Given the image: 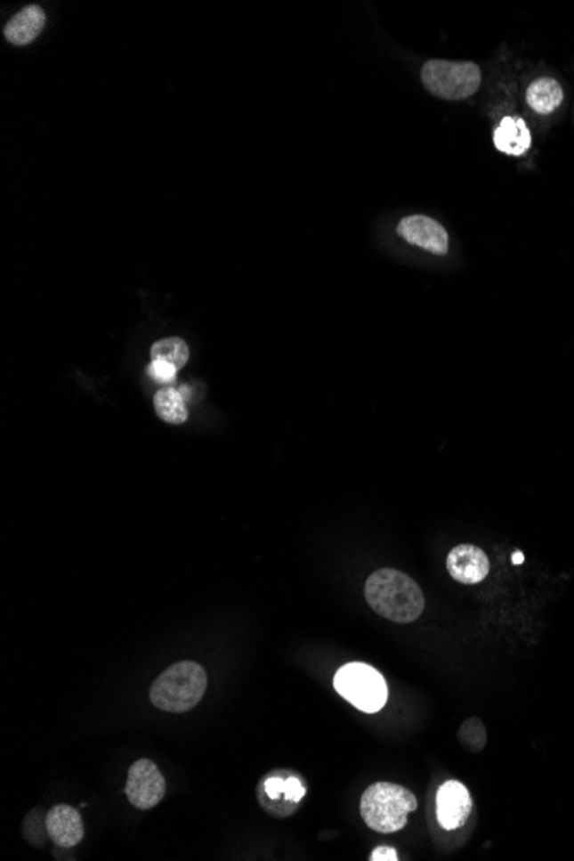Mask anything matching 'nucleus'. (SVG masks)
Listing matches in <instances>:
<instances>
[{"label": "nucleus", "mask_w": 574, "mask_h": 861, "mask_svg": "<svg viewBox=\"0 0 574 861\" xmlns=\"http://www.w3.org/2000/svg\"><path fill=\"white\" fill-rule=\"evenodd\" d=\"M206 689V672L200 664L182 661L166 669L151 685V703L171 714L190 712L200 703Z\"/></svg>", "instance_id": "nucleus-2"}, {"label": "nucleus", "mask_w": 574, "mask_h": 861, "mask_svg": "<svg viewBox=\"0 0 574 861\" xmlns=\"http://www.w3.org/2000/svg\"><path fill=\"white\" fill-rule=\"evenodd\" d=\"M473 810V800L465 784L448 781L437 792V820L446 831L463 827Z\"/></svg>", "instance_id": "nucleus-9"}, {"label": "nucleus", "mask_w": 574, "mask_h": 861, "mask_svg": "<svg viewBox=\"0 0 574 861\" xmlns=\"http://www.w3.org/2000/svg\"><path fill=\"white\" fill-rule=\"evenodd\" d=\"M151 361H166L182 369L190 360V347L181 337H166L151 345Z\"/></svg>", "instance_id": "nucleus-16"}, {"label": "nucleus", "mask_w": 574, "mask_h": 861, "mask_svg": "<svg viewBox=\"0 0 574 861\" xmlns=\"http://www.w3.org/2000/svg\"><path fill=\"white\" fill-rule=\"evenodd\" d=\"M494 145L505 155H524L531 147V134L523 119L509 116L504 118L494 131Z\"/></svg>", "instance_id": "nucleus-13"}, {"label": "nucleus", "mask_w": 574, "mask_h": 861, "mask_svg": "<svg viewBox=\"0 0 574 861\" xmlns=\"http://www.w3.org/2000/svg\"><path fill=\"white\" fill-rule=\"evenodd\" d=\"M398 234L415 247L424 248L433 255L449 251V234L442 223L426 215H409L398 223Z\"/></svg>", "instance_id": "nucleus-8"}, {"label": "nucleus", "mask_w": 574, "mask_h": 861, "mask_svg": "<svg viewBox=\"0 0 574 861\" xmlns=\"http://www.w3.org/2000/svg\"><path fill=\"white\" fill-rule=\"evenodd\" d=\"M45 20V12L40 5H28L11 18V21L5 25L4 35L12 45L23 47L42 33Z\"/></svg>", "instance_id": "nucleus-12"}, {"label": "nucleus", "mask_w": 574, "mask_h": 861, "mask_svg": "<svg viewBox=\"0 0 574 861\" xmlns=\"http://www.w3.org/2000/svg\"><path fill=\"white\" fill-rule=\"evenodd\" d=\"M365 598L375 613L392 622L408 624L424 614V591L406 573L384 567L365 583Z\"/></svg>", "instance_id": "nucleus-1"}, {"label": "nucleus", "mask_w": 574, "mask_h": 861, "mask_svg": "<svg viewBox=\"0 0 574 861\" xmlns=\"http://www.w3.org/2000/svg\"><path fill=\"white\" fill-rule=\"evenodd\" d=\"M334 688L352 707L367 714L382 711L389 698L384 676L372 665L363 662L343 665L334 678Z\"/></svg>", "instance_id": "nucleus-4"}, {"label": "nucleus", "mask_w": 574, "mask_h": 861, "mask_svg": "<svg viewBox=\"0 0 574 861\" xmlns=\"http://www.w3.org/2000/svg\"><path fill=\"white\" fill-rule=\"evenodd\" d=\"M562 99H564V92L561 85L552 77H538L526 90L528 105L537 114H542V116H547L554 110H557L562 103Z\"/></svg>", "instance_id": "nucleus-14"}, {"label": "nucleus", "mask_w": 574, "mask_h": 861, "mask_svg": "<svg viewBox=\"0 0 574 861\" xmlns=\"http://www.w3.org/2000/svg\"><path fill=\"white\" fill-rule=\"evenodd\" d=\"M166 794V779L158 767L149 759L133 763L127 772L125 796L138 810H151Z\"/></svg>", "instance_id": "nucleus-6"}, {"label": "nucleus", "mask_w": 574, "mask_h": 861, "mask_svg": "<svg viewBox=\"0 0 574 861\" xmlns=\"http://www.w3.org/2000/svg\"><path fill=\"white\" fill-rule=\"evenodd\" d=\"M418 808V800L409 789L392 783H376L361 796V816L376 833L391 834L406 827L408 815Z\"/></svg>", "instance_id": "nucleus-3"}, {"label": "nucleus", "mask_w": 574, "mask_h": 861, "mask_svg": "<svg viewBox=\"0 0 574 861\" xmlns=\"http://www.w3.org/2000/svg\"><path fill=\"white\" fill-rule=\"evenodd\" d=\"M45 829L52 841L61 848H73L85 837L83 818L69 805L53 807L45 816Z\"/></svg>", "instance_id": "nucleus-11"}, {"label": "nucleus", "mask_w": 574, "mask_h": 861, "mask_svg": "<svg viewBox=\"0 0 574 861\" xmlns=\"http://www.w3.org/2000/svg\"><path fill=\"white\" fill-rule=\"evenodd\" d=\"M513 561H514V563H521V561H523V554H521V552H520V554L516 552V554H514V559H513Z\"/></svg>", "instance_id": "nucleus-20"}, {"label": "nucleus", "mask_w": 574, "mask_h": 861, "mask_svg": "<svg viewBox=\"0 0 574 861\" xmlns=\"http://www.w3.org/2000/svg\"><path fill=\"white\" fill-rule=\"evenodd\" d=\"M306 788L300 777L289 772L269 774L260 784V800L267 810L275 815H289L300 805Z\"/></svg>", "instance_id": "nucleus-7"}, {"label": "nucleus", "mask_w": 574, "mask_h": 861, "mask_svg": "<svg viewBox=\"0 0 574 861\" xmlns=\"http://www.w3.org/2000/svg\"><path fill=\"white\" fill-rule=\"evenodd\" d=\"M448 571L450 576L465 585H476L489 576L490 563L487 554L472 543H461L454 547L448 556Z\"/></svg>", "instance_id": "nucleus-10"}, {"label": "nucleus", "mask_w": 574, "mask_h": 861, "mask_svg": "<svg viewBox=\"0 0 574 861\" xmlns=\"http://www.w3.org/2000/svg\"><path fill=\"white\" fill-rule=\"evenodd\" d=\"M153 406L157 411V417L164 419L166 423L171 425H181L188 419V408L186 401L179 391L173 387L160 389L153 397Z\"/></svg>", "instance_id": "nucleus-15"}, {"label": "nucleus", "mask_w": 574, "mask_h": 861, "mask_svg": "<svg viewBox=\"0 0 574 861\" xmlns=\"http://www.w3.org/2000/svg\"><path fill=\"white\" fill-rule=\"evenodd\" d=\"M147 371L153 380H157L160 384H171L177 375V369L174 365L166 363V361H151Z\"/></svg>", "instance_id": "nucleus-18"}, {"label": "nucleus", "mask_w": 574, "mask_h": 861, "mask_svg": "<svg viewBox=\"0 0 574 861\" xmlns=\"http://www.w3.org/2000/svg\"><path fill=\"white\" fill-rule=\"evenodd\" d=\"M372 861H398V851L394 848H387V846H380L374 849L372 853Z\"/></svg>", "instance_id": "nucleus-19"}, {"label": "nucleus", "mask_w": 574, "mask_h": 861, "mask_svg": "<svg viewBox=\"0 0 574 861\" xmlns=\"http://www.w3.org/2000/svg\"><path fill=\"white\" fill-rule=\"evenodd\" d=\"M424 88L442 100H465L474 95L481 85V73L474 62L428 61L422 69Z\"/></svg>", "instance_id": "nucleus-5"}, {"label": "nucleus", "mask_w": 574, "mask_h": 861, "mask_svg": "<svg viewBox=\"0 0 574 861\" xmlns=\"http://www.w3.org/2000/svg\"><path fill=\"white\" fill-rule=\"evenodd\" d=\"M457 738H459L461 744L468 751L478 753L487 744V731H485V727H483V724H481L480 719L472 717V719H468L466 722L461 724L459 733H457Z\"/></svg>", "instance_id": "nucleus-17"}]
</instances>
